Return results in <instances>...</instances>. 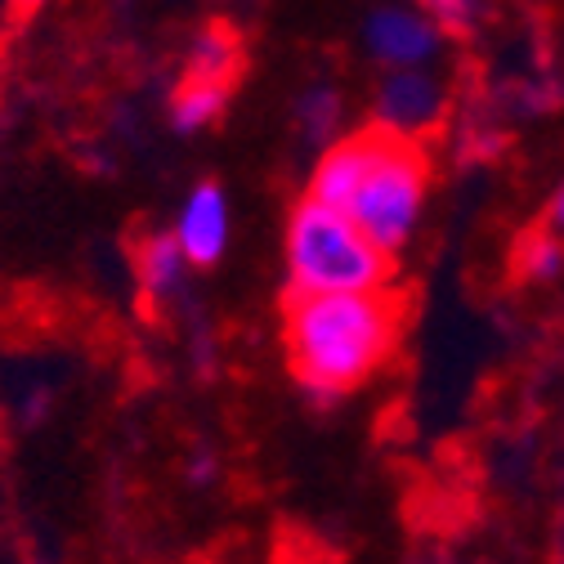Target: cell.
<instances>
[{
    "mask_svg": "<svg viewBox=\"0 0 564 564\" xmlns=\"http://www.w3.org/2000/svg\"><path fill=\"white\" fill-rule=\"evenodd\" d=\"M560 264H564V247L551 234L524 238V247H520V273L524 278H551V273H560Z\"/></svg>",
    "mask_w": 564,
    "mask_h": 564,
    "instance_id": "obj_11",
    "label": "cell"
},
{
    "mask_svg": "<svg viewBox=\"0 0 564 564\" xmlns=\"http://www.w3.org/2000/svg\"><path fill=\"white\" fill-rule=\"evenodd\" d=\"M444 112V86L421 73V67H394L377 90V117L381 126H394L403 134H421L431 130Z\"/></svg>",
    "mask_w": 564,
    "mask_h": 564,
    "instance_id": "obj_5",
    "label": "cell"
},
{
    "mask_svg": "<svg viewBox=\"0 0 564 564\" xmlns=\"http://www.w3.org/2000/svg\"><path fill=\"white\" fill-rule=\"evenodd\" d=\"M225 99H229V82H210V77H193L188 73V82L175 90V99H171V121H175V130H202V126H210L220 112H225Z\"/></svg>",
    "mask_w": 564,
    "mask_h": 564,
    "instance_id": "obj_8",
    "label": "cell"
},
{
    "mask_svg": "<svg viewBox=\"0 0 564 564\" xmlns=\"http://www.w3.org/2000/svg\"><path fill=\"white\" fill-rule=\"evenodd\" d=\"M426 184H431V166H426V153H421V139L377 121L372 158L364 166V180H359L355 197H349V206H345V216L355 220L377 247H386L394 256L421 220Z\"/></svg>",
    "mask_w": 564,
    "mask_h": 564,
    "instance_id": "obj_3",
    "label": "cell"
},
{
    "mask_svg": "<svg viewBox=\"0 0 564 564\" xmlns=\"http://www.w3.org/2000/svg\"><path fill=\"white\" fill-rule=\"evenodd\" d=\"M184 264H188V260H184V247H180L175 234H153L144 247H139V278H144V288H149L153 296L175 292Z\"/></svg>",
    "mask_w": 564,
    "mask_h": 564,
    "instance_id": "obj_9",
    "label": "cell"
},
{
    "mask_svg": "<svg viewBox=\"0 0 564 564\" xmlns=\"http://www.w3.org/2000/svg\"><path fill=\"white\" fill-rule=\"evenodd\" d=\"M193 77H210V82H229L238 73V36L216 23V28H206L193 45V67H188Z\"/></svg>",
    "mask_w": 564,
    "mask_h": 564,
    "instance_id": "obj_10",
    "label": "cell"
},
{
    "mask_svg": "<svg viewBox=\"0 0 564 564\" xmlns=\"http://www.w3.org/2000/svg\"><path fill=\"white\" fill-rule=\"evenodd\" d=\"M551 220H555V229H564V184H560V193H555V206H551Z\"/></svg>",
    "mask_w": 564,
    "mask_h": 564,
    "instance_id": "obj_13",
    "label": "cell"
},
{
    "mask_svg": "<svg viewBox=\"0 0 564 564\" xmlns=\"http://www.w3.org/2000/svg\"><path fill=\"white\" fill-rule=\"evenodd\" d=\"M440 23L426 10H408V6H381L364 23V41L377 63L390 67H421L431 63L440 50Z\"/></svg>",
    "mask_w": 564,
    "mask_h": 564,
    "instance_id": "obj_4",
    "label": "cell"
},
{
    "mask_svg": "<svg viewBox=\"0 0 564 564\" xmlns=\"http://www.w3.org/2000/svg\"><path fill=\"white\" fill-rule=\"evenodd\" d=\"M403 301L390 288L368 292H292L282 296V340L296 381L336 399L368 386L394 355Z\"/></svg>",
    "mask_w": 564,
    "mask_h": 564,
    "instance_id": "obj_1",
    "label": "cell"
},
{
    "mask_svg": "<svg viewBox=\"0 0 564 564\" xmlns=\"http://www.w3.org/2000/svg\"><path fill=\"white\" fill-rule=\"evenodd\" d=\"M36 564H41V560H36Z\"/></svg>",
    "mask_w": 564,
    "mask_h": 564,
    "instance_id": "obj_15",
    "label": "cell"
},
{
    "mask_svg": "<svg viewBox=\"0 0 564 564\" xmlns=\"http://www.w3.org/2000/svg\"><path fill=\"white\" fill-rule=\"evenodd\" d=\"M175 238L193 269H210L229 247V197L220 184H197L180 210Z\"/></svg>",
    "mask_w": 564,
    "mask_h": 564,
    "instance_id": "obj_6",
    "label": "cell"
},
{
    "mask_svg": "<svg viewBox=\"0 0 564 564\" xmlns=\"http://www.w3.org/2000/svg\"><path fill=\"white\" fill-rule=\"evenodd\" d=\"M41 6H45V0H14L19 14H32V10H41Z\"/></svg>",
    "mask_w": 564,
    "mask_h": 564,
    "instance_id": "obj_14",
    "label": "cell"
},
{
    "mask_svg": "<svg viewBox=\"0 0 564 564\" xmlns=\"http://www.w3.org/2000/svg\"><path fill=\"white\" fill-rule=\"evenodd\" d=\"M292 292H368L390 288L394 260L336 206L305 197L288 225Z\"/></svg>",
    "mask_w": 564,
    "mask_h": 564,
    "instance_id": "obj_2",
    "label": "cell"
},
{
    "mask_svg": "<svg viewBox=\"0 0 564 564\" xmlns=\"http://www.w3.org/2000/svg\"><path fill=\"white\" fill-rule=\"evenodd\" d=\"M372 139H377V126H368V130H359V134L340 139L336 149H327L323 162L314 166V180H310V193H305V197L345 210L349 197H355V188H359V180H364L368 158H372Z\"/></svg>",
    "mask_w": 564,
    "mask_h": 564,
    "instance_id": "obj_7",
    "label": "cell"
},
{
    "mask_svg": "<svg viewBox=\"0 0 564 564\" xmlns=\"http://www.w3.org/2000/svg\"><path fill=\"white\" fill-rule=\"evenodd\" d=\"M421 10H426L444 32H466L475 19V0H421Z\"/></svg>",
    "mask_w": 564,
    "mask_h": 564,
    "instance_id": "obj_12",
    "label": "cell"
}]
</instances>
